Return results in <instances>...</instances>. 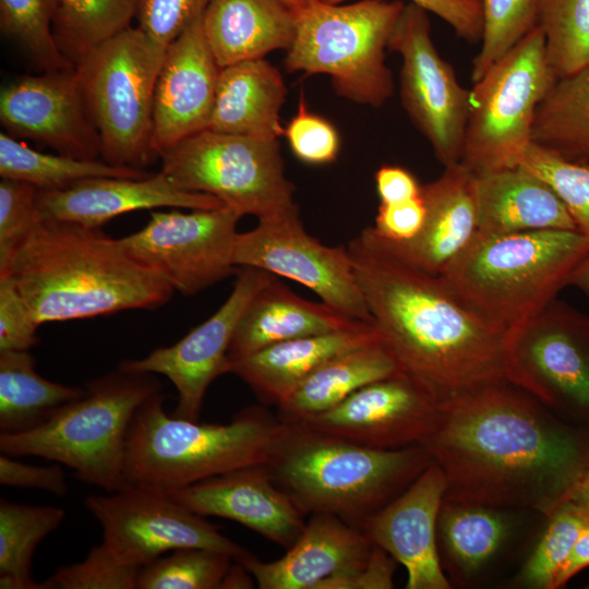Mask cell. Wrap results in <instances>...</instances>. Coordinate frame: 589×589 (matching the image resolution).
Masks as SVG:
<instances>
[{"label":"cell","mask_w":589,"mask_h":589,"mask_svg":"<svg viewBox=\"0 0 589 589\" xmlns=\"http://www.w3.org/2000/svg\"><path fill=\"white\" fill-rule=\"evenodd\" d=\"M360 323L324 302L297 296L274 276L245 308L231 339L227 362L274 344L349 329Z\"/></svg>","instance_id":"28"},{"label":"cell","mask_w":589,"mask_h":589,"mask_svg":"<svg viewBox=\"0 0 589 589\" xmlns=\"http://www.w3.org/2000/svg\"><path fill=\"white\" fill-rule=\"evenodd\" d=\"M588 521L587 507L570 500L558 506L548 517V525L516 584L532 589H554L555 579Z\"/></svg>","instance_id":"40"},{"label":"cell","mask_w":589,"mask_h":589,"mask_svg":"<svg viewBox=\"0 0 589 589\" xmlns=\"http://www.w3.org/2000/svg\"><path fill=\"white\" fill-rule=\"evenodd\" d=\"M253 579L251 573L243 565L238 562L231 563L221 581L220 589L253 588Z\"/></svg>","instance_id":"54"},{"label":"cell","mask_w":589,"mask_h":589,"mask_svg":"<svg viewBox=\"0 0 589 589\" xmlns=\"http://www.w3.org/2000/svg\"><path fill=\"white\" fill-rule=\"evenodd\" d=\"M233 263L294 280L337 312L372 324L347 247H328L310 236L297 204L238 232Z\"/></svg>","instance_id":"15"},{"label":"cell","mask_w":589,"mask_h":589,"mask_svg":"<svg viewBox=\"0 0 589 589\" xmlns=\"http://www.w3.org/2000/svg\"><path fill=\"white\" fill-rule=\"evenodd\" d=\"M224 206L213 195L178 188L163 171L140 179L89 178L58 190H38L36 201L39 220L89 227H103L115 217L140 209Z\"/></svg>","instance_id":"24"},{"label":"cell","mask_w":589,"mask_h":589,"mask_svg":"<svg viewBox=\"0 0 589 589\" xmlns=\"http://www.w3.org/2000/svg\"><path fill=\"white\" fill-rule=\"evenodd\" d=\"M163 390L153 373L117 368L93 378L85 394L34 430L0 433V450L68 466L77 480L108 493L130 484L124 476L128 432L137 408Z\"/></svg>","instance_id":"7"},{"label":"cell","mask_w":589,"mask_h":589,"mask_svg":"<svg viewBox=\"0 0 589 589\" xmlns=\"http://www.w3.org/2000/svg\"><path fill=\"white\" fill-rule=\"evenodd\" d=\"M428 13L414 2L405 4L387 49L402 59L400 97L409 118L440 163L450 167L461 160L470 91L433 45Z\"/></svg>","instance_id":"14"},{"label":"cell","mask_w":589,"mask_h":589,"mask_svg":"<svg viewBox=\"0 0 589 589\" xmlns=\"http://www.w3.org/2000/svg\"><path fill=\"white\" fill-rule=\"evenodd\" d=\"M532 142L589 164V65L555 80L537 108Z\"/></svg>","instance_id":"34"},{"label":"cell","mask_w":589,"mask_h":589,"mask_svg":"<svg viewBox=\"0 0 589 589\" xmlns=\"http://www.w3.org/2000/svg\"><path fill=\"white\" fill-rule=\"evenodd\" d=\"M142 568L118 562L99 544L82 562L59 567L51 578L61 589H135Z\"/></svg>","instance_id":"45"},{"label":"cell","mask_w":589,"mask_h":589,"mask_svg":"<svg viewBox=\"0 0 589 589\" xmlns=\"http://www.w3.org/2000/svg\"><path fill=\"white\" fill-rule=\"evenodd\" d=\"M404 7L401 0L313 3L296 14L287 70L327 74L338 95L381 107L394 92L385 49Z\"/></svg>","instance_id":"8"},{"label":"cell","mask_w":589,"mask_h":589,"mask_svg":"<svg viewBox=\"0 0 589 589\" xmlns=\"http://www.w3.org/2000/svg\"><path fill=\"white\" fill-rule=\"evenodd\" d=\"M376 192L382 204L400 203L419 197L422 185L407 169L384 165L374 175Z\"/></svg>","instance_id":"52"},{"label":"cell","mask_w":589,"mask_h":589,"mask_svg":"<svg viewBox=\"0 0 589 589\" xmlns=\"http://www.w3.org/2000/svg\"><path fill=\"white\" fill-rule=\"evenodd\" d=\"M424 218L425 205L421 194L419 197L400 203H380L375 225L372 228L387 241L406 242L420 232Z\"/></svg>","instance_id":"51"},{"label":"cell","mask_w":589,"mask_h":589,"mask_svg":"<svg viewBox=\"0 0 589 589\" xmlns=\"http://www.w3.org/2000/svg\"><path fill=\"white\" fill-rule=\"evenodd\" d=\"M381 338L371 323L274 344L227 362L226 373L240 377L267 405L278 406L310 375L334 358Z\"/></svg>","instance_id":"26"},{"label":"cell","mask_w":589,"mask_h":589,"mask_svg":"<svg viewBox=\"0 0 589 589\" xmlns=\"http://www.w3.org/2000/svg\"><path fill=\"white\" fill-rule=\"evenodd\" d=\"M240 218L226 206L153 212L145 227L120 242L175 290L194 296L237 272L233 253Z\"/></svg>","instance_id":"16"},{"label":"cell","mask_w":589,"mask_h":589,"mask_svg":"<svg viewBox=\"0 0 589 589\" xmlns=\"http://www.w3.org/2000/svg\"><path fill=\"white\" fill-rule=\"evenodd\" d=\"M0 122L5 133L70 157L96 160L100 140L87 111L75 67L24 75L2 86Z\"/></svg>","instance_id":"19"},{"label":"cell","mask_w":589,"mask_h":589,"mask_svg":"<svg viewBox=\"0 0 589 589\" xmlns=\"http://www.w3.org/2000/svg\"><path fill=\"white\" fill-rule=\"evenodd\" d=\"M372 324L400 370L441 407L507 383L508 332L477 315L372 227L347 245Z\"/></svg>","instance_id":"2"},{"label":"cell","mask_w":589,"mask_h":589,"mask_svg":"<svg viewBox=\"0 0 589 589\" xmlns=\"http://www.w3.org/2000/svg\"><path fill=\"white\" fill-rule=\"evenodd\" d=\"M165 52L130 26L75 65L106 163L143 170L157 158L152 146L153 100Z\"/></svg>","instance_id":"9"},{"label":"cell","mask_w":589,"mask_h":589,"mask_svg":"<svg viewBox=\"0 0 589 589\" xmlns=\"http://www.w3.org/2000/svg\"><path fill=\"white\" fill-rule=\"evenodd\" d=\"M440 409L422 446L445 476V500L548 518L589 469V426L562 419L509 382Z\"/></svg>","instance_id":"1"},{"label":"cell","mask_w":589,"mask_h":589,"mask_svg":"<svg viewBox=\"0 0 589 589\" xmlns=\"http://www.w3.org/2000/svg\"><path fill=\"white\" fill-rule=\"evenodd\" d=\"M39 326L12 277L0 275V350H29Z\"/></svg>","instance_id":"48"},{"label":"cell","mask_w":589,"mask_h":589,"mask_svg":"<svg viewBox=\"0 0 589 589\" xmlns=\"http://www.w3.org/2000/svg\"><path fill=\"white\" fill-rule=\"evenodd\" d=\"M286 94L280 72L264 58L225 67L219 72L207 129L277 140L284 135L279 111Z\"/></svg>","instance_id":"29"},{"label":"cell","mask_w":589,"mask_h":589,"mask_svg":"<svg viewBox=\"0 0 589 589\" xmlns=\"http://www.w3.org/2000/svg\"><path fill=\"white\" fill-rule=\"evenodd\" d=\"M264 464L304 515L325 513L360 529L434 460L422 445L377 449L284 423Z\"/></svg>","instance_id":"4"},{"label":"cell","mask_w":589,"mask_h":589,"mask_svg":"<svg viewBox=\"0 0 589 589\" xmlns=\"http://www.w3.org/2000/svg\"><path fill=\"white\" fill-rule=\"evenodd\" d=\"M284 136L294 156L305 164H330L339 153L337 130L328 120L308 110L303 93L297 113L284 129Z\"/></svg>","instance_id":"46"},{"label":"cell","mask_w":589,"mask_h":589,"mask_svg":"<svg viewBox=\"0 0 589 589\" xmlns=\"http://www.w3.org/2000/svg\"><path fill=\"white\" fill-rule=\"evenodd\" d=\"M277 1L280 2L283 5H285L286 8H288L290 11H292L296 15L300 11L322 0H277Z\"/></svg>","instance_id":"57"},{"label":"cell","mask_w":589,"mask_h":589,"mask_svg":"<svg viewBox=\"0 0 589 589\" xmlns=\"http://www.w3.org/2000/svg\"><path fill=\"white\" fill-rule=\"evenodd\" d=\"M29 350H0V433L36 429L85 388L55 383L35 370Z\"/></svg>","instance_id":"33"},{"label":"cell","mask_w":589,"mask_h":589,"mask_svg":"<svg viewBox=\"0 0 589 589\" xmlns=\"http://www.w3.org/2000/svg\"><path fill=\"white\" fill-rule=\"evenodd\" d=\"M517 166L546 182L566 206L578 231L589 238V164L567 159L531 142Z\"/></svg>","instance_id":"43"},{"label":"cell","mask_w":589,"mask_h":589,"mask_svg":"<svg viewBox=\"0 0 589 589\" xmlns=\"http://www.w3.org/2000/svg\"><path fill=\"white\" fill-rule=\"evenodd\" d=\"M151 173L105 160H85L33 149L5 132L0 133V176L35 185L40 191L58 190L89 178L140 179Z\"/></svg>","instance_id":"36"},{"label":"cell","mask_w":589,"mask_h":589,"mask_svg":"<svg viewBox=\"0 0 589 589\" xmlns=\"http://www.w3.org/2000/svg\"><path fill=\"white\" fill-rule=\"evenodd\" d=\"M538 25L556 80L589 65V0H541Z\"/></svg>","instance_id":"38"},{"label":"cell","mask_w":589,"mask_h":589,"mask_svg":"<svg viewBox=\"0 0 589 589\" xmlns=\"http://www.w3.org/2000/svg\"><path fill=\"white\" fill-rule=\"evenodd\" d=\"M211 0H137L139 28L157 46L167 49L200 19Z\"/></svg>","instance_id":"47"},{"label":"cell","mask_w":589,"mask_h":589,"mask_svg":"<svg viewBox=\"0 0 589 589\" xmlns=\"http://www.w3.org/2000/svg\"><path fill=\"white\" fill-rule=\"evenodd\" d=\"M441 414L435 400L400 373L356 390L335 407L296 422L362 446L397 449L422 445Z\"/></svg>","instance_id":"18"},{"label":"cell","mask_w":589,"mask_h":589,"mask_svg":"<svg viewBox=\"0 0 589 589\" xmlns=\"http://www.w3.org/2000/svg\"><path fill=\"white\" fill-rule=\"evenodd\" d=\"M0 483L19 489H38L59 497L68 493L65 473L59 464L34 466L17 461L12 456L0 455Z\"/></svg>","instance_id":"50"},{"label":"cell","mask_w":589,"mask_h":589,"mask_svg":"<svg viewBox=\"0 0 589 589\" xmlns=\"http://www.w3.org/2000/svg\"><path fill=\"white\" fill-rule=\"evenodd\" d=\"M202 25L223 69L274 50H288L296 34V15L277 0H211Z\"/></svg>","instance_id":"30"},{"label":"cell","mask_w":589,"mask_h":589,"mask_svg":"<svg viewBox=\"0 0 589 589\" xmlns=\"http://www.w3.org/2000/svg\"><path fill=\"white\" fill-rule=\"evenodd\" d=\"M85 507L103 527L100 543L118 562L144 567L180 548H204L240 562L250 554L218 528L159 489L130 485L108 495L92 494Z\"/></svg>","instance_id":"13"},{"label":"cell","mask_w":589,"mask_h":589,"mask_svg":"<svg viewBox=\"0 0 589 589\" xmlns=\"http://www.w3.org/2000/svg\"><path fill=\"white\" fill-rule=\"evenodd\" d=\"M540 1L483 0L482 45L472 61V83L538 26Z\"/></svg>","instance_id":"42"},{"label":"cell","mask_w":589,"mask_h":589,"mask_svg":"<svg viewBox=\"0 0 589 589\" xmlns=\"http://www.w3.org/2000/svg\"><path fill=\"white\" fill-rule=\"evenodd\" d=\"M38 189L25 181H0V273L9 266L17 249L39 221L36 208Z\"/></svg>","instance_id":"44"},{"label":"cell","mask_w":589,"mask_h":589,"mask_svg":"<svg viewBox=\"0 0 589 589\" xmlns=\"http://www.w3.org/2000/svg\"><path fill=\"white\" fill-rule=\"evenodd\" d=\"M12 277L38 324L155 310L175 289L101 227L39 220L0 275Z\"/></svg>","instance_id":"3"},{"label":"cell","mask_w":589,"mask_h":589,"mask_svg":"<svg viewBox=\"0 0 589 589\" xmlns=\"http://www.w3.org/2000/svg\"><path fill=\"white\" fill-rule=\"evenodd\" d=\"M273 277L263 269L241 267L229 297L209 318L176 344L141 359H125L118 366L165 375L178 393L171 416L199 421L208 386L226 374L229 346L245 308Z\"/></svg>","instance_id":"17"},{"label":"cell","mask_w":589,"mask_h":589,"mask_svg":"<svg viewBox=\"0 0 589 589\" xmlns=\"http://www.w3.org/2000/svg\"><path fill=\"white\" fill-rule=\"evenodd\" d=\"M508 382L562 419L589 426V317L552 301L509 332Z\"/></svg>","instance_id":"12"},{"label":"cell","mask_w":589,"mask_h":589,"mask_svg":"<svg viewBox=\"0 0 589 589\" xmlns=\"http://www.w3.org/2000/svg\"><path fill=\"white\" fill-rule=\"evenodd\" d=\"M478 232L578 230L552 188L520 166L474 173Z\"/></svg>","instance_id":"27"},{"label":"cell","mask_w":589,"mask_h":589,"mask_svg":"<svg viewBox=\"0 0 589 589\" xmlns=\"http://www.w3.org/2000/svg\"><path fill=\"white\" fill-rule=\"evenodd\" d=\"M233 558L204 548H180L159 556L140 573V589H220Z\"/></svg>","instance_id":"41"},{"label":"cell","mask_w":589,"mask_h":589,"mask_svg":"<svg viewBox=\"0 0 589 589\" xmlns=\"http://www.w3.org/2000/svg\"><path fill=\"white\" fill-rule=\"evenodd\" d=\"M421 194L425 218L420 232L406 242L384 240L419 268L440 275L478 231L474 173L460 163L445 167Z\"/></svg>","instance_id":"25"},{"label":"cell","mask_w":589,"mask_h":589,"mask_svg":"<svg viewBox=\"0 0 589 589\" xmlns=\"http://www.w3.org/2000/svg\"><path fill=\"white\" fill-rule=\"evenodd\" d=\"M446 479L433 461L401 494L372 515L361 531L407 570V589H448L437 546V517Z\"/></svg>","instance_id":"21"},{"label":"cell","mask_w":589,"mask_h":589,"mask_svg":"<svg viewBox=\"0 0 589 589\" xmlns=\"http://www.w3.org/2000/svg\"><path fill=\"white\" fill-rule=\"evenodd\" d=\"M342 3L347 0H322ZM446 22L468 43H477L483 34V0H410Z\"/></svg>","instance_id":"49"},{"label":"cell","mask_w":589,"mask_h":589,"mask_svg":"<svg viewBox=\"0 0 589 589\" xmlns=\"http://www.w3.org/2000/svg\"><path fill=\"white\" fill-rule=\"evenodd\" d=\"M589 255L578 230L477 231L438 275L452 293L508 333L542 312Z\"/></svg>","instance_id":"5"},{"label":"cell","mask_w":589,"mask_h":589,"mask_svg":"<svg viewBox=\"0 0 589 589\" xmlns=\"http://www.w3.org/2000/svg\"><path fill=\"white\" fill-rule=\"evenodd\" d=\"M163 171L178 188L218 199L241 217L257 219L296 203L294 184L285 175L277 140L204 130L159 157Z\"/></svg>","instance_id":"11"},{"label":"cell","mask_w":589,"mask_h":589,"mask_svg":"<svg viewBox=\"0 0 589 589\" xmlns=\"http://www.w3.org/2000/svg\"><path fill=\"white\" fill-rule=\"evenodd\" d=\"M508 510L444 498L436 528L442 566L457 579L484 568L512 534L514 522Z\"/></svg>","instance_id":"32"},{"label":"cell","mask_w":589,"mask_h":589,"mask_svg":"<svg viewBox=\"0 0 589 589\" xmlns=\"http://www.w3.org/2000/svg\"><path fill=\"white\" fill-rule=\"evenodd\" d=\"M65 512L52 505H26L0 500V588H57L50 577L37 582L32 561L37 545L59 527Z\"/></svg>","instance_id":"35"},{"label":"cell","mask_w":589,"mask_h":589,"mask_svg":"<svg viewBox=\"0 0 589 589\" xmlns=\"http://www.w3.org/2000/svg\"><path fill=\"white\" fill-rule=\"evenodd\" d=\"M569 500L589 509V469L577 483Z\"/></svg>","instance_id":"56"},{"label":"cell","mask_w":589,"mask_h":589,"mask_svg":"<svg viewBox=\"0 0 589 589\" xmlns=\"http://www.w3.org/2000/svg\"><path fill=\"white\" fill-rule=\"evenodd\" d=\"M589 566V521L582 528L579 538L562 569L560 570L554 589L566 585L576 574Z\"/></svg>","instance_id":"53"},{"label":"cell","mask_w":589,"mask_h":589,"mask_svg":"<svg viewBox=\"0 0 589 589\" xmlns=\"http://www.w3.org/2000/svg\"><path fill=\"white\" fill-rule=\"evenodd\" d=\"M402 373L382 337L328 361L278 406L284 423H296L335 407L361 387Z\"/></svg>","instance_id":"31"},{"label":"cell","mask_w":589,"mask_h":589,"mask_svg":"<svg viewBox=\"0 0 589 589\" xmlns=\"http://www.w3.org/2000/svg\"><path fill=\"white\" fill-rule=\"evenodd\" d=\"M555 80L538 25L473 83L460 164L473 173L517 166Z\"/></svg>","instance_id":"10"},{"label":"cell","mask_w":589,"mask_h":589,"mask_svg":"<svg viewBox=\"0 0 589 589\" xmlns=\"http://www.w3.org/2000/svg\"><path fill=\"white\" fill-rule=\"evenodd\" d=\"M163 390L136 410L127 437L124 476L130 485L170 491L266 462L281 421L250 406L228 424L168 416Z\"/></svg>","instance_id":"6"},{"label":"cell","mask_w":589,"mask_h":589,"mask_svg":"<svg viewBox=\"0 0 589 589\" xmlns=\"http://www.w3.org/2000/svg\"><path fill=\"white\" fill-rule=\"evenodd\" d=\"M569 285H575L589 298V255L578 266L570 279Z\"/></svg>","instance_id":"55"},{"label":"cell","mask_w":589,"mask_h":589,"mask_svg":"<svg viewBox=\"0 0 589 589\" xmlns=\"http://www.w3.org/2000/svg\"><path fill=\"white\" fill-rule=\"evenodd\" d=\"M202 16L168 45L156 79L152 135L156 157L208 128L221 68L206 41Z\"/></svg>","instance_id":"20"},{"label":"cell","mask_w":589,"mask_h":589,"mask_svg":"<svg viewBox=\"0 0 589 589\" xmlns=\"http://www.w3.org/2000/svg\"><path fill=\"white\" fill-rule=\"evenodd\" d=\"M137 0H60L53 33L62 53L76 65L97 46L127 29Z\"/></svg>","instance_id":"37"},{"label":"cell","mask_w":589,"mask_h":589,"mask_svg":"<svg viewBox=\"0 0 589 589\" xmlns=\"http://www.w3.org/2000/svg\"><path fill=\"white\" fill-rule=\"evenodd\" d=\"M373 548L360 529L334 515L315 513L283 557L266 563L250 553L238 563L260 589H347Z\"/></svg>","instance_id":"22"},{"label":"cell","mask_w":589,"mask_h":589,"mask_svg":"<svg viewBox=\"0 0 589 589\" xmlns=\"http://www.w3.org/2000/svg\"><path fill=\"white\" fill-rule=\"evenodd\" d=\"M165 492L197 515L237 521L286 550L306 525V515L277 486L264 464Z\"/></svg>","instance_id":"23"},{"label":"cell","mask_w":589,"mask_h":589,"mask_svg":"<svg viewBox=\"0 0 589 589\" xmlns=\"http://www.w3.org/2000/svg\"><path fill=\"white\" fill-rule=\"evenodd\" d=\"M60 0H0V29L19 45L41 71L75 65L60 50L53 23Z\"/></svg>","instance_id":"39"}]
</instances>
